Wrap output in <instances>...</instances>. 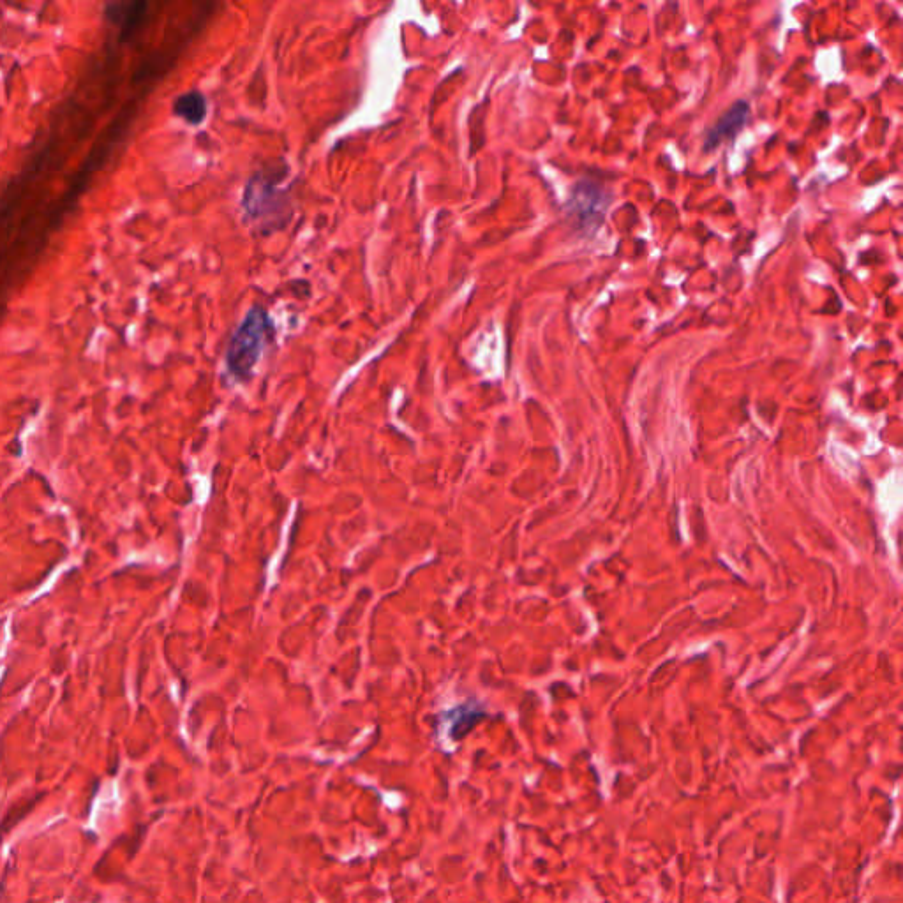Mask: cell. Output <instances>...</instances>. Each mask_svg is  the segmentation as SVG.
Masks as SVG:
<instances>
[{"label":"cell","instance_id":"obj_2","mask_svg":"<svg viewBox=\"0 0 903 903\" xmlns=\"http://www.w3.org/2000/svg\"><path fill=\"white\" fill-rule=\"evenodd\" d=\"M748 119V105L745 101H739L736 105L732 106L729 112L722 115V119L718 120L715 126L709 129L708 136H706V150H713L715 147H718L720 143L725 142V140H729V138H734V136L738 135L739 131H741V127L745 126V122Z\"/></svg>","mask_w":903,"mask_h":903},{"label":"cell","instance_id":"obj_1","mask_svg":"<svg viewBox=\"0 0 903 903\" xmlns=\"http://www.w3.org/2000/svg\"><path fill=\"white\" fill-rule=\"evenodd\" d=\"M274 337V325L269 314L262 307H251L237 330L226 351V364L239 380H246L262 355L265 344Z\"/></svg>","mask_w":903,"mask_h":903},{"label":"cell","instance_id":"obj_3","mask_svg":"<svg viewBox=\"0 0 903 903\" xmlns=\"http://www.w3.org/2000/svg\"><path fill=\"white\" fill-rule=\"evenodd\" d=\"M173 112H175V115L180 117V119L186 120V122L193 124V126H198V124H202L205 115H207V101H205V96H203L202 92H198V90L186 92V94H182V96L175 99V103H173Z\"/></svg>","mask_w":903,"mask_h":903}]
</instances>
